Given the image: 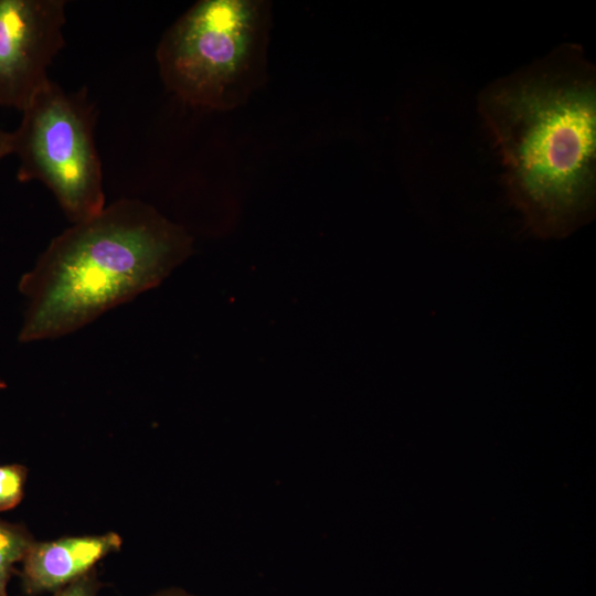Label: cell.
<instances>
[{
  "instance_id": "cell-1",
  "label": "cell",
  "mask_w": 596,
  "mask_h": 596,
  "mask_svg": "<svg viewBox=\"0 0 596 596\" xmlns=\"http://www.w3.org/2000/svg\"><path fill=\"white\" fill-rule=\"evenodd\" d=\"M479 113L502 158L504 183L529 232L568 236L595 210L596 77L565 45L489 85Z\"/></svg>"
},
{
  "instance_id": "cell-2",
  "label": "cell",
  "mask_w": 596,
  "mask_h": 596,
  "mask_svg": "<svg viewBox=\"0 0 596 596\" xmlns=\"http://www.w3.org/2000/svg\"><path fill=\"white\" fill-rule=\"evenodd\" d=\"M193 240L153 206L121 199L54 237L19 290L26 298L19 339L74 332L158 286L192 253Z\"/></svg>"
},
{
  "instance_id": "cell-3",
  "label": "cell",
  "mask_w": 596,
  "mask_h": 596,
  "mask_svg": "<svg viewBox=\"0 0 596 596\" xmlns=\"http://www.w3.org/2000/svg\"><path fill=\"white\" fill-rule=\"evenodd\" d=\"M270 8L264 0L195 2L158 45L167 88L201 108L231 110L244 104L266 78Z\"/></svg>"
},
{
  "instance_id": "cell-4",
  "label": "cell",
  "mask_w": 596,
  "mask_h": 596,
  "mask_svg": "<svg viewBox=\"0 0 596 596\" xmlns=\"http://www.w3.org/2000/svg\"><path fill=\"white\" fill-rule=\"evenodd\" d=\"M22 114L12 132L18 180L45 184L72 224L98 214L105 207L103 172L86 89L68 93L50 79Z\"/></svg>"
},
{
  "instance_id": "cell-5",
  "label": "cell",
  "mask_w": 596,
  "mask_h": 596,
  "mask_svg": "<svg viewBox=\"0 0 596 596\" xmlns=\"http://www.w3.org/2000/svg\"><path fill=\"white\" fill-rule=\"evenodd\" d=\"M65 1L0 0V107L23 110L64 46Z\"/></svg>"
},
{
  "instance_id": "cell-6",
  "label": "cell",
  "mask_w": 596,
  "mask_h": 596,
  "mask_svg": "<svg viewBox=\"0 0 596 596\" xmlns=\"http://www.w3.org/2000/svg\"><path fill=\"white\" fill-rule=\"evenodd\" d=\"M121 544L120 535L115 532L34 541L22 560L23 589L28 595L55 593L94 571L98 562L119 551Z\"/></svg>"
},
{
  "instance_id": "cell-7",
  "label": "cell",
  "mask_w": 596,
  "mask_h": 596,
  "mask_svg": "<svg viewBox=\"0 0 596 596\" xmlns=\"http://www.w3.org/2000/svg\"><path fill=\"white\" fill-rule=\"evenodd\" d=\"M34 541L22 525L0 520V596H8L13 566L22 562Z\"/></svg>"
},
{
  "instance_id": "cell-8",
  "label": "cell",
  "mask_w": 596,
  "mask_h": 596,
  "mask_svg": "<svg viewBox=\"0 0 596 596\" xmlns=\"http://www.w3.org/2000/svg\"><path fill=\"white\" fill-rule=\"evenodd\" d=\"M28 470L22 465L0 466V512L18 505L23 498Z\"/></svg>"
},
{
  "instance_id": "cell-9",
  "label": "cell",
  "mask_w": 596,
  "mask_h": 596,
  "mask_svg": "<svg viewBox=\"0 0 596 596\" xmlns=\"http://www.w3.org/2000/svg\"><path fill=\"white\" fill-rule=\"evenodd\" d=\"M100 583L96 571H92L83 577L56 590L54 596H98Z\"/></svg>"
},
{
  "instance_id": "cell-10",
  "label": "cell",
  "mask_w": 596,
  "mask_h": 596,
  "mask_svg": "<svg viewBox=\"0 0 596 596\" xmlns=\"http://www.w3.org/2000/svg\"><path fill=\"white\" fill-rule=\"evenodd\" d=\"M12 153V132L0 128V160Z\"/></svg>"
},
{
  "instance_id": "cell-11",
  "label": "cell",
  "mask_w": 596,
  "mask_h": 596,
  "mask_svg": "<svg viewBox=\"0 0 596 596\" xmlns=\"http://www.w3.org/2000/svg\"><path fill=\"white\" fill-rule=\"evenodd\" d=\"M149 596H196V595H193L182 588L170 587V588L158 590Z\"/></svg>"
}]
</instances>
